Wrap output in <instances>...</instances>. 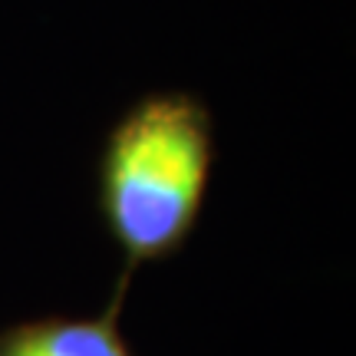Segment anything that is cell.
Wrapping results in <instances>:
<instances>
[{
	"label": "cell",
	"instance_id": "cell-1",
	"mask_svg": "<svg viewBox=\"0 0 356 356\" xmlns=\"http://www.w3.org/2000/svg\"><path fill=\"white\" fill-rule=\"evenodd\" d=\"M215 142L211 119L185 92L129 109L102 155V215L129 264L175 254L202 211Z\"/></svg>",
	"mask_w": 356,
	"mask_h": 356
},
{
	"label": "cell",
	"instance_id": "cell-2",
	"mask_svg": "<svg viewBox=\"0 0 356 356\" xmlns=\"http://www.w3.org/2000/svg\"><path fill=\"white\" fill-rule=\"evenodd\" d=\"M119 297L96 317H37L0 330V356H136L119 330Z\"/></svg>",
	"mask_w": 356,
	"mask_h": 356
}]
</instances>
